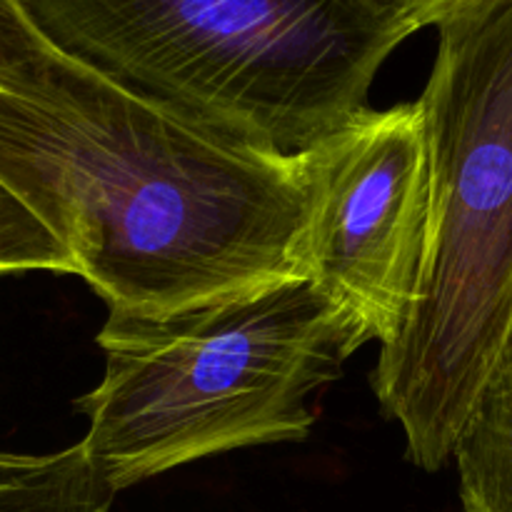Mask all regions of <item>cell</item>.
Masks as SVG:
<instances>
[{"mask_svg":"<svg viewBox=\"0 0 512 512\" xmlns=\"http://www.w3.org/2000/svg\"><path fill=\"white\" fill-rule=\"evenodd\" d=\"M0 180L110 315L163 318L308 278L300 155L225 143L55 45L0 85Z\"/></svg>","mask_w":512,"mask_h":512,"instance_id":"obj_1","label":"cell"},{"mask_svg":"<svg viewBox=\"0 0 512 512\" xmlns=\"http://www.w3.org/2000/svg\"><path fill=\"white\" fill-rule=\"evenodd\" d=\"M40 33L225 143L305 153L415 33L380 0H20Z\"/></svg>","mask_w":512,"mask_h":512,"instance_id":"obj_2","label":"cell"},{"mask_svg":"<svg viewBox=\"0 0 512 512\" xmlns=\"http://www.w3.org/2000/svg\"><path fill=\"white\" fill-rule=\"evenodd\" d=\"M420 95L433 180L428 263L398 340L380 348L373 390L440 470L512 330V0H458L438 20Z\"/></svg>","mask_w":512,"mask_h":512,"instance_id":"obj_3","label":"cell"},{"mask_svg":"<svg viewBox=\"0 0 512 512\" xmlns=\"http://www.w3.org/2000/svg\"><path fill=\"white\" fill-rule=\"evenodd\" d=\"M370 340L363 320L293 278L163 318L108 315L105 375L75 403L115 490L250 445L300 443L308 400Z\"/></svg>","mask_w":512,"mask_h":512,"instance_id":"obj_4","label":"cell"},{"mask_svg":"<svg viewBox=\"0 0 512 512\" xmlns=\"http://www.w3.org/2000/svg\"><path fill=\"white\" fill-rule=\"evenodd\" d=\"M310 190L308 278L388 348L408 328L428 263V133L420 100L363 110L300 153Z\"/></svg>","mask_w":512,"mask_h":512,"instance_id":"obj_5","label":"cell"},{"mask_svg":"<svg viewBox=\"0 0 512 512\" xmlns=\"http://www.w3.org/2000/svg\"><path fill=\"white\" fill-rule=\"evenodd\" d=\"M465 512H512V330L458 430Z\"/></svg>","mask_w":512,"mask_h":512,"instance_id":"obj_6","label":"cell"},{"mask_svg":"<svg viewBox=\"0 0 512 512\" xmlns=\"http://www.w3.org/2000/svg\"><path fill=\"white\" fill-rule=\"evenodd\" d=\"M115 495L83 440L50 455L0 453V512H108Z\"/></svg>","mask_w":512,"mask_h":512,"instance_id":"obj_7","label":"cell"},{"mask_svg":"<svg viewBox=\"0 0 512 512\" xmlns=\"http://www.w3.org/2000/svg\"><path fill=\"white\" fill-rule=\"evenodd\" d=\"M18 270L80 275L73 253L58 235L0 180V273Z\"/></svg>","mask_w":512,"mask_h":512,"instance_id":"obj_8","label":"cell"},{"mask_svg":"<svg viewBox=\"0 0 512 512\" xmlns=\"http://www.w3.org/2000/svg\"><path fill=\"white\" fill-rule=\"evenodd\" d=\"M50 40L30 20L20 0H0V85H8L40 55L50 50Z\"/></svg>","mask_w":512,"mask_h":512,"instance_id":"obj_9","label":"cell"},{"mask_svg":"<svg viewBox=\"0 0 512 512\" xmlns=\"http://www.w3.org/2000/svg\"><path fill=\"white\" fill-rule=\"evenodd\" d=\"M380 3H385L388 8H393V10H398V13L403 15V18L408 20L415 30H420V28H428V25H433L435 20H438L440 15L450 8V5L458 3V0H380Z\"/></svg>","mask_w":512,"mask_h":512,"instance_id":"obj_10","label":"cell"}]
</instances>
